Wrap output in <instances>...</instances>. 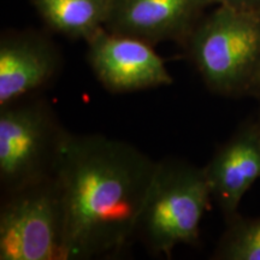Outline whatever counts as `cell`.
I'll use <instances>...</instances> for the list:
<instances>
[{
	"mask_svg": "<svg viewBox=\"0 0 260 260\" xmlns=\"http://www.w3.org/2000/svg\"><path fill=\"white\" fill-rule=\"evenodd\" d=\"M182 47L211 92L260 100V14L217 5Z\"/></svg>",
	"mask_w": 260,
	"mask_h": 260,
	"instance_id": "2",
	"label": "cell"
},
{
	"mask_svg": "<svg viewBox=\"0 0 260 260\" xmlns=\"http://www.w3.org/2000/svg\"><path fill=\"white\" fill-rule=\"evenodd\" d=\"M214 0H111L106 30L154 45L183 46Z\"/></svg>",
	"mask_w": 260,
	"mask_h": 260,
	"instance_id": "7",
	"label": "cell"
},
{
	"mask_svg": "<svg viewBox=\"0 0 260 260\" xmlns=\"http://www.w3.org/2000/svg\"><path fill=\"white\" fill-rule=\"evenodd\" d=\"M256 121H258V123H259V125H260V113H259V118L256 119Z\"/></svg>",
	"mask_w": 260,
	"mask_h": 260,
	"instance_id": "13",
	"label": "cell"
},
{
	"mask_svg": "<svg viewBox=\"0 0 260 260\" xmlns=\"http://www.w3.org/2000/svg\"><path fill=\"white\" fill-rule=\"evenodd\" d=\"M86 42L90 68L110 93H133L172 83L164 59L147 42L105 28Z\"/></svg>",
	"mask_w": 260,
	"mask_h": 260,
	"instance_id": "6",
	"label": "cell"
},
{
	"mask_svg": "<svg viewBox=\"0 0 260 260\" xmlns=\"http://www.w3.org/2000/svg\"><path fill=\"white\" fill-rule=\"evenodd\" d=\"M63 58L50 38L37 30H8L0 38V106L35 95L53 82Z\"/></svg>",
	"mask_w": 260,
	"mask_h": 260,
	"instance_id": "8",
	"label": "cell"
},
{
	"mask_svg": "<svg viewBox=\"0 0 260 260\" xmlns=\"http://www.w3.org/2000/svg\"><path fill=\"white\" fill-rule=\"evenodd\" d=\"M157 165L122 140L69 133L56 172L65 260L111 259L128 248Z\"/></svg>",
	"mask_w": 260,
	"mask_h": 260,
	"instance_id": "1",
	"label": "cell"
},
{
	"mask_svg": "<svg viewBox=\"0 0 260 260\" xmlns=\"http://www.w3.org/2000/svg\"><path fill=\"white\" fill-rule=\"evenodd\" d=\"M212 200L226 223L237 216L240 203L260 178V125L243 124L204 168Z\"/></svg>",
	"mask_w": 260,
	"mask_h": 260,
	"instance_id": "9",
	"label": "cell"
},
{
	"mask_svg": "<svg viewBox=\"0 0 260 260\" xmlns=\"http://www.w3.org/2000/svg\"><path fill=\"white\" fill-rule=\"evenodd\" d=\"M214 3L216 5H226L234 9L260 14V0H214Z\"/></svg>",
	"mask_w": 260,
	"mask_h": 260,
	"instance_id": "12",
	"label": "cell"
},
{
	"mask_svg": "<svg viewBox=\"0 0 260 260\" xmlns=\"http://www.w3.org/2000/svg\"><path fill=\"white\" fill-rule=\"evenodd\" d=\"M211 200L204 168L182 159L158 161L136 237L151 254L165 258L178 246H197Z\"/></svg>",
	"mask_w": 260,
	"mask_h": 260,
	"instance_id": "3",
	"label": "cell"
},
{
	"mask_svg": "<svg viewBox=\"0 0 260 260\" xmlns=\"http://www.w3.org/2000/svg\"><path fill=\"white\" fill-rule=\"evenodd\" d=\"M69 133L44 98L0 106L2 195L56 176Z\"/></svg>",
	"mask_w": 260,
	"mask_h": 260,
	"instance_id": "4",
	"label": "cell"
},
{
	"mask_svg": "<svg viewBox=\"0 0 260 260\" xmlns=\"http://www.w3.org/2000/svg\"><path fill=\"white\" fill-rule=\"evenodd\" d=\"M213 259L260 260V217L237 216L228 222Z\"/></svg>",
	"mask_w": 260,
	"mask_h": 260,
	"instance_id": "11",
	"label": "cell"
},
{
	"mask_svg": "<svg viewBox=\"0 0 260 260\" xmlns=\"http://www.w3.org/2000/svg\"><path fill=\"white\" fill-rule=\"evenodd\" d=\"M0 260H65L63 203L56 176L2 195Z\"/></svg>",
	"mask_w": 260,
	"mask_h": 260,
	"instance_id": "5",
	"label": "cell"
},
{
	"mask_svg": "<svg viewBox=\"0 0 260 260\" xmlns=\"http://www.w3.org/2000/svg\"><path fill=\"white\" fill-rule=\"evenodd\" d=\"M52 31L69 39L89 40L105 23L111 0H30Z\"/></svg>",
	"mask_w": 260,
	"mask_h": 260,
	"instance_id": "10",
	"label": "cell"
}]
</instances>
